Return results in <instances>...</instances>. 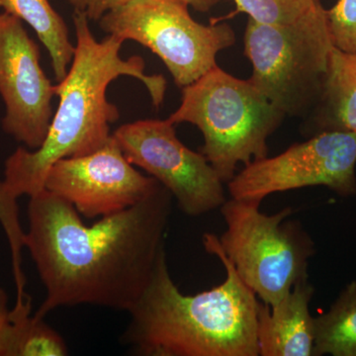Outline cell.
<instances>
[{
	"label": "cell",
	"mask_w": 356,
	"mask_h": 356,
	"mask_svg": "<svg viewBox=\"0 0 356 356\" xmlns=\"http://www.w3.org/2000/svg\"><path fill=\"white\" fill-rule=\"evenodd\" d=\"M172 199L159 184L132 207L86 226L50 191L31 196L24 243L46 288L35 316L84 304L130 311L165 252Z\"/></svg>",
	"instance_id": "1"
},
{
	"label": "cell",
	"mask_w": 356,
	"mask_h": 356,
	"mask_svg": "<svg viewBox=\"0 0 356 356\" xmlns=\"http://www.w3.org/2000/svg\"><path fill=\"white\" fill-rule=\"evenodd\" d=\"M72 18L76 51L67 76L55 86L58 105L48 135L39 149L18 147L6 161L3 184L16 198L31 197L43 191L49 170L60 159L86 156L108 142L110 126L120 117L118 107L106 95L115 79L124 76L139 79L156 108L165 99V77L147 74L140 56L122 58L123 39L108 35L98 41L83 13L74 11Z\"/></svg>",
	"instance_id": "2"
},
{
	"label": "cell",
	"mask_w": 356,
	"mask_h": 356,
	"mask_svg": "<svg viewBox=\"0 0 356 356\" xmlns=\"http://www.w3.org/2000/svg\"><path fill=\"white\" fill-rule=\"evenodd\" d=\"M203 245L221 261L226 280L219 286L184 295L173 282L166 252L129 314L122 343L142 356H257V300L220 248L218 236Z\"/></svg>",
	"instance_id": "3"
},
{
	"label": "cell",
	"mask_w": 356,
	"mask_h": 356,
	"mask_svg": "<svg viewBox=\"0 0 356 356\" xmlns=\"http://www.w3.org/2000/svg\"><path fill=\"white\" fill-rule=\"evenodd\" d=\"M181 89L180 106L168 120L198 127L204 138L201 154L224 184L235 177L238 163L266 158L267 139L285 115L248 79L216 65Z\"/></svg>",
	"instance_id": "4"
},
{
	"label": "cell",
	"mask_w": 356,
	"mask_h": 356,
	"mask_svg": "<svg viewBox=\"0 0 356 356\" xmlns=\"http://www.w3.org/2000/svg\"><path fill=\"white\" fill-rule=\"evenodd\" d=\"M332 48L327 9L321 1L288 24H259L248 18V81L285 116L306 118L322 92Z\"/></svg>",
	"instance_id": "5"
},
{
	"label": "cell",
	"mask_w": 356,
	"mask_h": 356,
	"mask_svg": "<svg viewBox=\"0 0 356 356\" xmlns=\"http://www.w3.org/2000/svg\"><path fill=\"white\" fill-rule=\"evenodd\" d=\"M261 204L226 200L220 209L227 229L218 243L243 282L262 303L274 307L308 276L315 248L300 222L288 219L292 208L266 215Z\"/></svg>",
	"instance_id": "6"
},
{
	"label": "cell",
	"mask_w": 356,
	"mask_h": 356,
	"mask_svg": "<svg viewBox=\"0 0 356 356\" xmlns=\"http://www.w3.org/2000/svg\"><path fill=\"white\" fill-rule=\"evenodd\" d=\"M98 21L106 34L132 40L156 54L180 88L216 67L218 53L236 42L231 26L200 24L179 0H130Z\"/></svg>",
	"instance_id": "7"
},
{
	"label": "cell",
	"mask_w": 356,
	"mask_h": 356,
	"mask_svg": "<svg viewBox=\"0 0 356 356\" xmlns=\"http://www.w3.org/2000/svg\"><path fill=\"white\" fill-rule=\"evenodd\" d=\"M356 133L327 131L273 158L245 165L228 182L231 198L261 203L266 196L309 186L356 194Z\"/></svg>",
	"instance_id": "8"
},
{
	"label": "cell",
	"mask_w": 356,
	"mask_h": 356,
	"mask_svg": "<svg viewBox=\"0 0 356 356\" xmlns=\"http://www.w3.org/2000/svg\"><path fill=\"white\" fill-rule=\"evenodd\" d=\"M112 136L129 163L156 178L188 216H201L226 202L221 178L202 154L178 140L168 118L124 124Z\"/></svg>",
	"instance_id": "9"
},
{
	"label": "cell",
	"mask_w": 356,
	"mask_h": 356,
	"mask_svg": "<svg viewBox=\"0 0 356 356\" xmlns=\"http://www.w3.org/2000/svg\"><path fill=\"white\" fill-rule=\"evenodd\" d=\"M38 44L23 22L0 13V96L4 132L34 151L43 145L51 119L55 86L42 69Z\"/></svg>",
	"instance_id": "10"
},
{
	"label": "cell",
	"mask_w": 356,
	"mask_h": 356,
	"mask_svg": "<svg viewBox=\"0 0 356 356\" xmlns=\"http://www.w3.org/2000/svg\"><path fill=\"white\" fill-rule=\"evenodd\" d=\"M161 184L138 172L111 135L93 153L54 163L44 189L64 199L83 216L93 219L116 214L147 198Z\"/></svg>",
	"instance_id": "11"
},
{
	"label": "cell",
	"mask_w": 356,
	"mask_h": 356,
	"mask_svg": "<svg viewBox=\"0 0 356 356\" xmlns=\"http://www.w3.org/2000/svg\"><path fill=\"white\" fill-rule=\"evenodd\" d=\"M314 287L302 278L274 307L259 303L257 343L261 356H311L315 323L310 314Z\"/></svg>",
	"instance_id": "12"
},
{
	"label": "cell",
	"mask_w": 356,
	"mask_h": 356,
	"mask_svg": "<svg viewBox=\"0 0 356 356\" xmlns=\"http://www.w3.org/2000/svg\"><path fill=\"white\" fill-rule=\"evenodd\" d=\"M308 119L307 133H356V54L334 46L322 92Z\"/></svg>",
	"instance_id": "13"
},
{
	"label": "cell",
	"mask_w": 356,
	"mask_h": 356,
	"mask_svg": "<svg viewBox=\"0 0 356 356\" xmlns=\"http://www.w3.org/2000/svg\"><path fill=\"white\" fill-rule=\"evenodd\" d=\"M0 9L34 30L49 51L56 81L64 79L76 44L70 42L67 23L51 6L50 0H0Z\"/></svg>",
	"instance_id": "14"
},
{
	"label": "cell",
	"mask_w": 356,
	"mask_h": 356,
	"mask_svg": "<svg viewBox=\"0 0 356 356\" xmlns=\"http://www.w3.org/2000/svg\"><path fill=\"white\" fill-rule=\"evenodd\" d=\"M8 332L2 356H65L64 339L44 324L43 318L31 316V300L16 302L9 312Z\"/></svg>",
	"instance_id": "15"
},
{
	"label": "cell",
	"mask_w": 356,
	"mask_h": 356,
	"mask_svg": "<svg viewBox=\"0 0 356 356\" xmlns=\"http://www.w3.org/2000/svg\"><path fill=\"white\" fill-rule=\"evenodd\" d=\"M313 355L356 356V281L350 283L327 313L314 318Z\"/></svg>",
	"instance_id": "16"
},
{
	"label": "cell",
	"mask_w": 356,
	"mask_h": 356,
	"mask_svg": "<svg viewBox=\"0 0 356 356\" xmlns=\"http://www.w3.org/2000/svg\"><path fill=\"white\" fill-rule=\"evenodd\" d=\"M320 0H234L236 6L233 17L238 13L259 24L277 25L294 22L308 13Z\"/></svg>",
	"instance_id": "17"
},
{
	"label": "cell",
	"mask_w": 356,
	"mask_h": 356,
	"mask_svg": "<svg viewBox=\"0 0 356 356\" xmlns=\"http://www.w3.org/2000/svg\"><path fill=\"white\" fill-rule=\"evenodd\" d=\"M327 16L334 46L356 54V0H339Z\"/></svg>",
	"instance_id": "18"
},
{
	"label": "cell",
	"mask_w": 356,
	"mask_h": 356,
	"mask_svg": "<svg viewBox=\"0 0 356 356\" xmlns=\"http://www.w3.org/2000/svg\"><path fill=\"white\" fill-rule=\"evenodd\" d=\"M65 1L74 7V11L83 13L88 20L98 21L104 14L127 3L130 0H65Z\"/></svg>",
	"instance_id": "19"
},
{
	"label": "cell",
	"mask_w": 356,
	"mask_h": 356,
	"mask_svg": "<svg viewBox=\"0 0 356 356\" xmlns=\"http://www.w3.org/2000/svg\"><path fill=\"white\" fill-rule=\"evenodd\" d=\"M9 312L10 311L7 308L6 292L0 289V356H2V353H3L4 341H6L9 324H10Z\"/></svg>",
	"instance_id": "20"
},
{
	"label": "cell",
	"mask_w": 356,
	"mask_h": 356,
	"mask_svg": "<svg viewBox=\"0 0 356 356\" xmlns=\"http://www.w3.org/2000/svg\"><path fill=\"white\" fill-rule=\"evenodd\" d=\"M188 6L200 13H207L213 6H216L220 0H179Z\"/></svg>",
	"instance_id": "21"
}]
</instances>
